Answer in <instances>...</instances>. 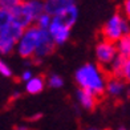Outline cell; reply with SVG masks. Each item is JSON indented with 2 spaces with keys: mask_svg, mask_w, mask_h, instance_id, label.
Listing matches in <instances>:
<instances>
[{
  "mask_svg": "<svg viewBox=\"0 0 130 130\" xmlns=\"http://www.w3.org/2000/svg\"><path fill=\"white\" fill-rule=\"evenodd\" d=\"M108 77L109 74L102 67L92 62L84 64L74 73V80L78 85V89L88 90L97 97L105 93Z\"/></svg>",
  "mask_w": 130,
  "mask_h": 130,
  "instance_id": "obj_1",
  "label": "cell"
},
{
  "mask_svg": "<svg viewBox=\"0 0 130 130\" xmlns=\"http://www.w3.org/2000/svg\"><path fill=\"white\" fill-rule=\"evenodd\" d=\"M44 12V0H28V2H21L11 13L13 23L20 25L23 29H27L35 25L36 19Z\"/></svg>",
  "mask_w": 130,
  "mask_h": 130,
  "instance_id": "obj_2",
  "label": "cell"
},
{
  "mask_svg": "<svg viewBox=\"0 0 130 130\" xmlns=\"http://www.w3.org/2000/svg\"><path fill=\"white\" fill-rule=\"evenodd\" d=\"M127 35H130V21L121 12L111 15L101 29L102 39L114 44Z\"/></svg>",
  "mask_w": 130,
  "mask_h": 130,
  "instance_id": "obj_3",
  "label": "cell"
},
{
  "mask_svg": "<svg viewBox=\"0 0 130 130\" xmlns=\"http://www.w3.org/2000/svg\"><path fill=\"white\" fill-rule=\"evenodd\" d=\"M41 33H43V29L37 28L36 25H32L24 29L21 37L16 44L15 51L17 52V55L21 58H25V60H33L37 45L41 39Z\"/></svg>",
  "mask_w": 130,
  "mask_h": 130,
  "instance_id": "obj_4",
  "label": "cell"
},
{
  "mask_svg": "<svg viewBox=\"0 0 130 130\" xmlns=\"http://www.w3.org/2000/svg\"><path fill=\"white\" fill-rule=\"evenodd\" d=\"M96 58L100 67L102 68H108L109 65L113 62V60L118 56V51H117V45L111 41L104 40L101 39L96 44Z\"/></svg>",
  "mask_w": 130,
  "mask_h": 130,
  "instance_id": "obj_5",
  "label": "cell"
},
{
  "mask_svg": "<svg viewBox=\"0 0 130 130\" xmlns=\"http://www.w3.org/2000/svg\"><path fill=\"white\" fill-rule=\"evenodd\" d=\"M55 48H56V44L55 41L52 40V37L49 36L48 31H43L41 33V39H40V43L37 45V49H36V53H35V57H33V62H41L45 57H48L49 55H52L55 52Z\"/></svg>",
  "mask_w": 130,
  "mask_h": 130,
  "instance_id": "obj_6",
  "label": "cell"
},
{
  "mask_svg": "<svg viewBox=\"0 0 130 130\" xmlns=\"http://www.w3.org/2000/svg\"><path fill=\"white\" fill-rule=\"evenodd\" d=\"M48 33L52 37V40L55 41L56 45H62L70 37V28L62 25L61 23H58L56 20H53L49 29H48Z\"/></svg>",
  "mask_w": 130,
  "mask_h": 130,
  "instance_id": "obj_7",
  "label": "cell"
},
{
  "mask_svg": "<svg viewBox=\"0 0 130 130\" xmlns=\"http://www.w3.org/2000/svg\"><path fill=\"white\" fill-rule=\"evenodd\" d=\"M126 92V82L121 77H116V76H109L108 81H106V89L105 93L113 98H120L122 97Z\"/></svg>",
  "mask_w": 130,
  "mask_h": 130,
  "instance_id": "obj_8",
  "label": "cell"
},
{
  "mask_svg": "<svg viewBox=\"0 0 130 130\" xmlns=\"http://www.w3.org/2000/svg\"><path fill=\"white\" fill-rule=\"evenodd\" d=\"M76 5V0H44L45 12L52 17H56L62 11Z\"/></svg>",
  "mask_w": 130,
  "mask_h": 130,
  "instance_id": "obj_9",
  "label": "cell"
},
{
  "mask_svg": "<svg viewBox=\"0 0 130 130\" xmlns=\"http://www.w3.org/2000/svg\"><path fill=\"white\" fill-rule=\"evenodd\" d=\"M76 98H77L78 104L81 105V108L85 109V110H93L98 104V97L97 96H94L93 93L88 92V90H82V89L77 90Z\"/></svg>",
  "mask_w": 130,
  "mask_h": 130,
  "instance_id": "obj_10",
  "label": "cell"
},
{
  "mask_svg": "<svg viewBox=\"0 0 130 130\" xmlns=\"http://www.w3.org/2000/svg\"><path fill=\"white\" fill-rule=\"evenodd\" d=\"M77 17H78V9L74 5V7H70L68 9L62 11L60 15H57L56 17H53V20L61 23L62 25L68 27V28H72L74 25V23L77 21Z\"/></svg>",
  "mask_w": 130,
  "mask_h": 130,
  "instance_id": "obj_11",
  "label": "cell"
},
{
  "mask_svg": "<svg viewBox=\"0 0 130 130\" xmlns=\"http://www.w3.org/2000/svg\"><path fill=\"white\" fill-rule=\"evenodd\" d=\"M23 32H24V29H23L20 25H17L16 23H12V24H9V25L0 29V35H2L4 39L12 41V43H15V44H17V41H19V39L21 37Z\"/></svg>",
  "mask_w": 130,
  "mask_h": 130,
  "instance_id": "obj_12",
  "label": "cell"
},
{
  "mask_svg": "<svg viewBox=\"0 0 130 130\" xmlns=\"http://www.w3.org/2000/svg\"><path fill=\"white\" fill-rule=\"evenodd\" d=\"M45 84H46V80L43 76H33L28 82H25L24 88L28 94H39L44 90Z\"/></svg>",
  "mask_w": 130,
  "mask_h": 130,
  "instance_id": "obj_13",
  "label": "cell"
},
{
  "mask_svg": "<svg viewBox=\"0 0 130 130\" xmlns=\"http://www.w3.org/2000/svg\"><path fill=\"white\" fill-rule=\"evenodd\" d=\"M125 57H122L118 55L113 62H111L108 68H106V72H108L109 76H116V77H120L121 76V72H122V68H123V64H125Z\"/></svg>",
  "mask_w": 130,
  "mask_h": 130,
  "instance_id": "obj_14",
  "label": "cell"
},
{
  "mask_svg": "<svg viewBox=\"0 0 130 130\" xmlns=\"http://www.w3.org/2000/svg\"><path fill=\"white\" fill-rule=\"evenodd\" d=\"M116 45H117V51L120 56L125 57V58L130 57V35L123 36L121 40H118Z\"/></svg>",
  "mask_w": 130,
  "mask_h": 130,
  "instance_id": "obj_15",
  "label": "cell"
},
{
  "mask_svg": "<svg viewBox=\"0 0 130 130\" xmlns=\"http://www.w3.org/2000/svg\"><path fill=\"white\" fill-rule=\"evenodd\" d=\"M52 21H53V17L51 15H48L46 12H44L36 19L35 25H36L37 28H40V29H43V31H48L51 24H52Z\"/></svg>",
  "mask_w": 130,
  "mask_h": 130,
  "instance_id": "obj_16",
  "label": "cell"
},
{
  "mask_svg": "<svg viewBox=\"0 0 130 130\" xmlns=\"http://www.w3.org/2000/svg\"><path fill=\"white\" fill-rule=\"evenodd\" d=\"M15 49H16V44L7 39H4L0 35V55H9Z\"/></svg>",
  "mask_w": 130,
  "mask_h": 130,
  "instance_id": "obj_17",
  "label": "cell"
},
{
  "mask_svg": "<svg viewBox=\"0 0 130 130\" xmlns=\"http://www.w3.org/2000/svg\"><path fill=\"white\" fill-rule=\"evenodd\" d=\"M46 84H48V86L53 88V89H60V88H62L64 85V80L60 74H51L48 78H46Z\"/></svg>",
  "mask_w": 130,
  "mask_h": 130,
  "instance_id": "obj_18",
  "label": "cell"
},
{
  "mask_svg": "<svg viewBox=\"0 0 130 130\" xmlns=\"http://www.w3.org/2000/svg\"><path fill=\"white\" fill-rule=\"evenodd\" d=\"M13 23V19H12V13L9 11H3L0 9V29L7 27L9 24Z\"/></svg>",
  "mask_w": 130,
  "mask_h": 130,
  "instance_id": "obj_19",
  "label": "cell"
},
{
  "mask_svg": "<svg viewBox=\"0 0 130 130\" xmlns=\"http://www.w3.org/2000/svg\"><path fill=\"white\" fill-rule=\"evenodd\" d=\"M21 2L23 0H0V9L12 12Z\"/></svg>",
  "mask_w": 130,
  "mask_h": 130,
  "instance_id": "obj_20",
  "label": "cell"
},
{
  "mask_svg": "<svg viewBox=\"0 0 130 130\" xmlns=\"http://www.w3.org/2000/svg\"><path fill=\"white\" fill-rule=\"evenodd\" d=\"M120 77L126 82V84H130V58H126L125 64H123V68H122V72Z\"/></svg>",
  "mask_w": 130,
  "mask_h": 130,
  "instance_id": "obj_21",
  "label": "cell"
},
{
  "mask_svg": "<svg viewBox=\"0 0 130 130\" xmlns=\"http://www.w3.org/2000/svg\"><path fill=\"white\" fill-rule=\"evenodd\" d=\"M0 74L4 76V77H11L12 76V69L9 68V65L2 57H0Z\"/></svg>",
  "mask_w": 130,
  "mask_h": 130,
  "instance_id": "obj_22",
  "label": "cell"
},
{
  "mask_svg": "<svg viewBox=\"0 0 130 130\" xmlns=\"http://www.w3.org/2000/svg\"><path fill=\"white\" fill-rule=\"evenodd\" d=\"M121 13L130 21V0H125L121 7Z\"/></svg>",
  "mask_w": 130,
  "mask_h": 130,
  "instance_id": "obj_23",
  "label": "cell"
},
{
  "mask_svg": "<svg viewBox=\"0 0 130 130\" xmlns=\"http://www.w3.org/2000/svg\"><path fill=\"white\" fill-rule=\"evenodd\" d=\"M33 76H35V74L32 73V70H31V69H25V70H23V72H21V74H20V80L25 84V82H28L29 80L33 77Z\"/></svg>",
  "mask_w": 130,
  "mask_h": 130,
  "instance_id": "obj_24",
  "label": "cell"
},
{
  "mask_svg": "<svg viewBox=\"0 0 130 130\" xmlns=\"http://www.w3.org/2000/svg\"><path fill=\"white\" fill-rule=\"evenodd\" d=\"M40 118H41V113H36V114H33V116L29 117L28 121H31V122H32V121H39Z\"/></svg>",
  "mask_w": 130,
  "mask_h": 130,
  "instance_id": "obj_25",
  "label": "cell"
},
{
  "mask_svg": "<svg viewBox=\"0 0 130 130\" xmlns=\"http://www.w3.org/2000/svg\"><path fill=\"white\" fill-rule=\"evenodd\" d=\"M15 130H28V127L24 126V125H19V126L15 127Z\"/></svg>",
  "mask_w": 130,
  "mask_h": 130,
  "instance_id": "obj_26",
  "label": "cell"
},
{
  "mask_svg": "<svg viewBox=\"0 0 130 130\" xmlns=\"http://www.w3.org/2000/svg\"><path fill=\"white\" fill-rule=\"evenodd\" d=\"M19 96H20V92H17V90L12 93V98H19Z\"/></svg>",
  "mask_w": 130,
  "mask_h": 130,
  "instance_id": "obj_27",
  "label": "cell"
},
{
  "mask_svg": "<svg viewBox=\"0 0 130 130\" xmlns=\"http://www.w3.org/2000/svg\"><path fill=\"white\" fill-rule=\"evenodd\" d=\"M85 130H98V129H96V127H86Z\"/></svg>",
  "mask_w": 130,
  "mask_h": 130,
  "instance_id": "obj_28",
  "label": "cell"
},
{
  "mask_svg": "<svg viewBox=\"0 0 130 130\" xmlns=\"http://www.w3.org/2000/svg\"><path fill=\"white\" fill-rule=\"evenodd\" d=\"M118 130H126V129H123V127H121V129H118Z\"/></svg>",
  "mask_w": 130,
  "mask_h": 130,
  "instance_id": "obj_29",
  "label": "cell"
},
{
  "mask_svg": "<svg viewBox=\"0 0 130 130\" xmlns=\"http://www.w3.org/2000/svg\"><path fill=\"white\" fill-rule=\"evenodd\" d=\"M23 2H28V0H23Z\"/></svg>",
  "mask_w": 130,
  "mask_h": 130,
  "instance_id": "obj_30",
  "label": "cell"
},
{
  "mask_svg": "<svg viewBox=\"0 0 130 130\" xmlns=\"http://www.w3.org/2000/svg\"><path fill=\"white\" fill-rule=\"evenodd\" d=\"M129 58H130V57H129Z\"/></svg>",
  "mask_w": 130,
  "mask_h": 130,
  "instance_id": "obj_31",
  "label": "cell"
}]
</instances>
